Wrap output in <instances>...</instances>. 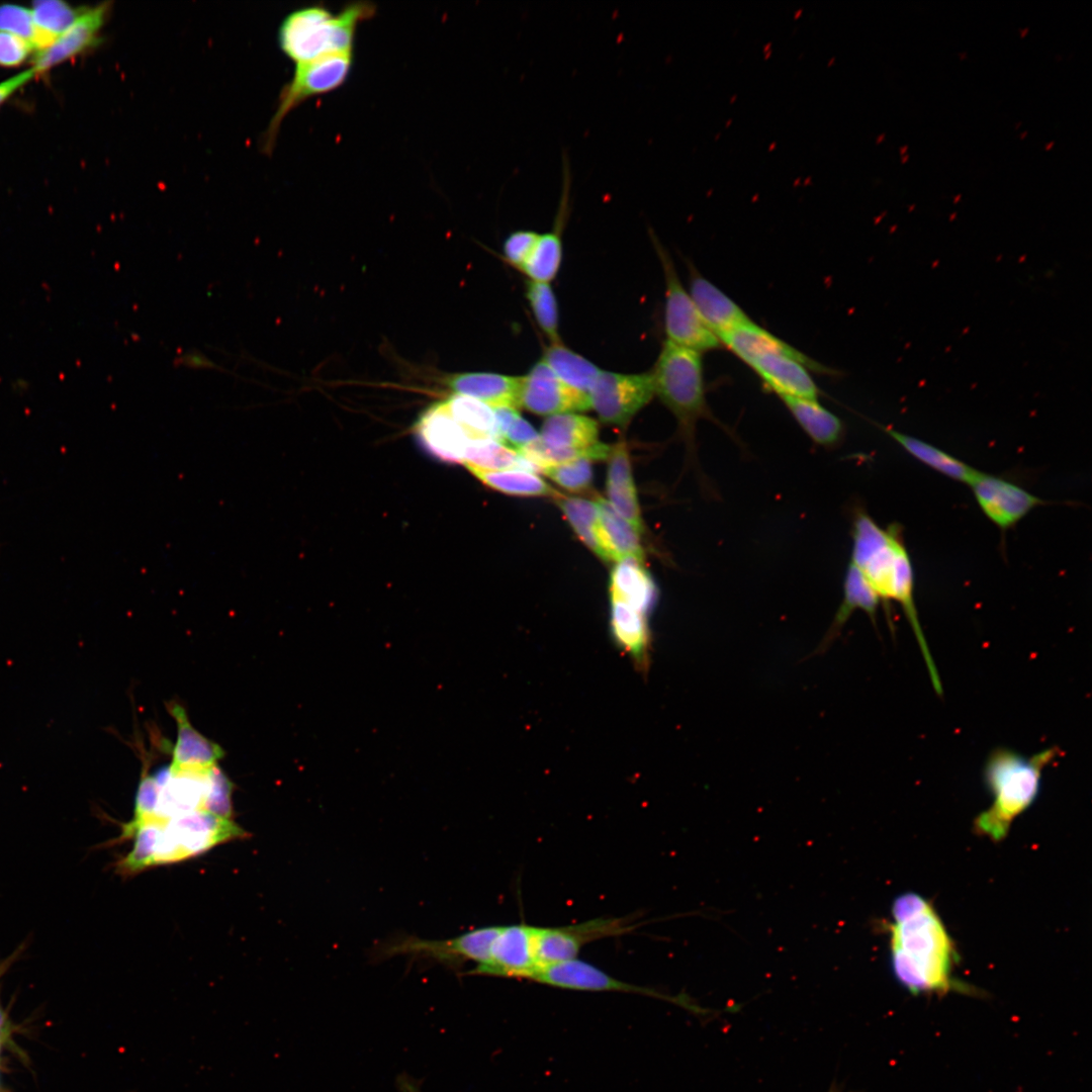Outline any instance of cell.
Here are the masks:
<instances>
[{"mask_svg": "<svg viewBox=\"0 0 1092 1092\" xmlns=\"http://www.w3.org/2000/svg\"><path fill=\"white\" fill-rule=\"evenodd\" d=\"M890 951L893 973L913 995L966 991L952 978L953 942L931 903L915 893L899 896L892 906Z\"/></svg>", "mask_w": 1092, "mask_h": 1092, "instance_id": "obj_1", "label": "cell"}, {"mask_svg": "<svg viewBox=\"0 0 1092 1092\" xmlns=\"http://www.w3.org/2000/svg\"><path fill=\"white\" fill-rule=\"evenodd\" d=\"M247 836L249 833L233 818L195 812L135 825L123 823L119 836L108 844L133 839L131 850L115 863L117 874L129 877L151 867L197 856L221 843Z\"/></svg>", "mask_w": 1092, "mask_h": 1092, "instance_id": "obj_2", "label": "cell"}, {"mask_svg": "<svg viewBox=\"0 0 1092 1092\" xmlns=\"http://www.w3.org/2000/svg\"><path fill=\"white\" fill-rule=\"evenodd\" d=\"M1059 753L1056 746L1029 756L1007 747L995 748L984 766L985 785L993 800L975 819V831L993 841L1004 839L1013 821L1035 801L1042 772Z\"/></svg>", "mask_w": 1092, "mask_h": 1092, "instance_id": "obj_3", "label": "cell"}, {"mask_svg": "<svg viewBox=\"0 0 1092 1092\" xmlns=\"http://www.w3.org/2000/svg\"><path fill=\"white\" fill-rule=\"evenodd\" d=\"M718 339L758 375L768 391L780 397L818 399L820 390L810 371L836 373L754 322Z\"/></svg>", "mask_w": 1092, "mask_h": 1092, "instance_id": "obj_4", "label": "cell"}, {"mask_svg": "<svg viewBox=\"0 0 1092 1092\" xmlns=\"http://www.w3.org/2000/svg\"><path fill=\"white\" fill-rule=\"evenodd\" d=\"M375 12L374 3L363 0L347 4L338 13L324 5L298 8L280 24L279 47L296 65L329 55L352 53L358 25Z\"/></svg>", "mask_w": 1092, "mask_h": 1092, "instance_id": "obj_5", "label": "cell"}, {"mask_svg": "<svg viewBox=\"0 0 1092 1092\" xmlns=\"http://www.w3.org/2000/svg\"><path fill=\"white\" fill-rule=\"evenodd\" d=\"M880 600L902 604L914 595V571L901 528H882L859 512L852 525L851 561Z\"/></svg>", "mask_w": 1092, "mask_h": 1092, "instance_id": "obj_6", "label": "cell"}, {"mask_svg": "<svg viewBox=\"0 0 1092 1092\" xmlns=\"http://www.w3.org/2000/svg\"><path fill=\"white\" fill-rule=\"evenodd\" d=\"M651 375L654 393L674 416L690 457H695L698 422L714 420L706 398L702 353L666 340Z\"/></svg>", "mask_w": 1092, "mask_h": 1092, "instance_id": "obj_7", "label": "cell"}, {"mask_svg": "<svg viewBox=\"0 0 1092 1092\" xmlns=\"http://www.w3.org/2000/svg\"><path fill=\"white\" fill-rule=\"evenodd\" d=\"M499 929L500 925L483 926L445 939L399 934L376 946L373 956L377 961L406 956L460 971L467 962H473L476 966L487 962Z\"/></svg>", "mask_w": 1092, "mask_h": 1092, "instance_id": "obj_8", "label": "cell"}, {"mask_svg": "<svg viewBox=\"0 0 1092 1092\" xmlns=\"http://www.w3.org/2000/svg\"><path fill=\"white\" fill-rule=\"evenodd\" d=\"M353 54L342 53L296 65L292 79L281 90L278 105L264 135L263 148L271 153L282 120L308 98L332 92L349 78Z\"/></svg>", "mask_w": 1092, "mask_h": 1092, "instance_id": "obj_9", "label": "cell"}, {"mask_svg": "<svg viewBox=\"0 0 1092 1092\" xmlns=\"http://www.w3.org/2000/svg\"><path fill=\"white\" fill-rule=\"evenodd\" d=\"M650 237L664 274L666 340L699 353L719 349L722 346L719 339L703 321L690 293L680 282L667 250L652 232Z\"/></svg>", "mask_w": 1092, "mask_h": 1092, "instance_id": "obj_10", "label": "cell"}, {"mask_svg": "<svg viewBox=\"0 0 1092 1092\" xmlns=\"http://www.w3.org/2000/svg\"><path fill=\"white\" fill-rule=\"evenodd\" d=\"M638 925L631 916H624L599 917L556 927L536 926V953L539 967L541 969L577 959L584 945L596 940L627 934Z\"/></svg>", "mask_w": 1092, "mask_h": 1092, "instance_id": "obj_11", "label": "cell"}, {"mask_svg": "<svg viewBox=\"0 0 1092 1092\" xmlns=\"http://www.w3.org/2000/svg\"><path fill=\"white\" fill-rule=\"evenodd\" d=\"M654 394L651 373L602 370L588 392V400L603 423L626 427Z\"/></svg>", "mask_w": 1092, "mask_h": 1092, "instance_id": "obj_12", "label": "cell"}, {"mask_svg": "<svg viewBox=\"0 0 1092 1092\" xmlns=\"http://www.w3.org/2000/svg\"><path fill=\"white\" fill-rule=\"evenodd\" d=\"M539 969L536 926L522 922L500 925L487 962L465 974L532 980Z\"/></svg>", "mask_w": 1092, "mask_h": 1092, "instance_id": "obj_13", "label": "cell"}, {"mask_svg": "<svg viewBox=\"0 0 1092 1092\" xmlns=\"http://www.w3.org/2000/svg\"><path fill=\"white\" fill-rule=\"evenodd\" d=\"M519 406L548 417L590 408L588 394L565 384L542 360L522 376Z\"/></svg>", "mask_w": 1092, "mask_h": 1092, "instance_id": "obj_14", "label": "cell"}, {"mask_svg": "<svg viewBox=\"0 0 1092 1092\" xmlns=\"http://www.w3.org/2000/svg\"><path fill=\"white\" fill-rule=\"evenodd\" d=\"M978 506L999 529L1007 530L1043 504L1038 496L999 476L979 471L969 484Z\"/></svg>", "mask_w": 1092, "mask_h": 1092, "instance_id": "obj_15", "label": "cell"}, {"mask_svg": "<svg viewBox=\"0 0 1092 1092\" xmlns=\"http://www.w3.org/2000/svg\"><path fill=\"white\" fill-rule=\"evenodd\" d=\"M110 10L109 1L83 7L67 30L50 47L34 54L31 67L36 76L96 47Z\"/></svg>", "mask_w": 1092, "mask_h": 1092, "instance_id": "obj_16", "label": "cell"}, {"mask_svg": "<svg viewBox=\"0 0 1092 1092\" xmlns=\"http://www.w3.org/2000/svg\"><path fill=\"white\" fill-rule=\"evenodd\" d=\"M531 981L551 987L580 991H617L679 1002L680 999L658 993L616 979L596 966L578 960H570L541 968Z\"/></svg>", "mask_w": 1092, "mask_h": 1092, "instance_id": "obj_17", "label": "cell"}, {"mask_svg": "<svg viewBox=\"0 0 1092 1092\" xmlns=\"http://www.w3.org/2000/svg\"><path fill=\"white\" fill-rule=\"evenodd\" d=\"M416 435L422 446L435 458L463 464L469 437L450 414L446 402L430 406L416 425Z\"/></svg>", "mask_w": 1092, "mask_h": 1092, "instance_id": "obj_18", "label": "cell"}, {"mask_svg": "<svg viewBox=\"0 0 1092 1092\" xmlns=\"http://www.w3.org/2000/svg\"><path fill=\"white\" fill-rule=\"evenodd\" d=\"M690 295L707 327L718 337L753 321L728 295L689 264Z\"/></svg>", "mask_w": 1092, "mask_h": 1092, "instance_id": "obj_19", "label": "cell"}, {"mask_svg": "<svg viewBox=\"0 0 1092 1092\" xmlns=\"http://www.w3.org/2000/svg\"><path fill=\"white\" fill-rule=\"evenodd\" d=\"M167 708L177 724V740L172 748L171 769L202 770L217 764L224 755L223 749L191 725L182 705L170 702Z\"/></svg>", "mask_w": 1092, "mask_h": 1092, "instance_id": "obj_20", "label": "cell"}, {"mask_svg": "<svg viewBox=\"0 0 1092 1092\" xmlns=\"http://www.w3.org/2000/svg\"><path fill=\"white\" fill-rule=\"evenodd\" d=\"M444 382L455 394L475 398L491 407H519L522 376L465 372L450 374Z\"/></svg>", "mask_w": 1092, "mask_h": 1092, "instance_id": "obj_21", "label": "cell"}, {"mask_svg": "<svg viewBox=\"0 0 1092 1092\" xmlns=\"http://www.w3.org/2000/svg\"><path fill=\"white\" fill-rule=\"evenodd\" d=\"M598 507L597 540L600 558L619 562L626 558L644 561V551L640 542V533L622 518L602 496H597Z\"/></svg>", "mask_w": 1092, "mask_h": 1092, "instance_id": "obj_22", "label": "cell"}, {"mask_svg": "<svg viewBox=\"0 0 1092 1092\" xmlns=\"http://www.w3.org/2000/svg\"><path fill=\"white\" fill-rule=\"evenodd\" d=\"M607 473L608 502L638 533L644 529L631 460L624 441L612 447Z\"/></svg>", "mask_w": 1092, "mask_h": 1092, "instance_id": "obj_23", "label": "cell"}, {"mask_svg": "<svg viewBox=\"0 0 1092 1092\" xmlns=\"http://www.w3.org/2000/svg\"><path fill=\"white\" fill-rule=\"evenodd\" d=\"M611 629L617 645L639 669L646 670L650 648L647 616L622 601L611 599Z\"/></svg>", "mask_w": 1092, "mask_h": 1092, "instance_id": "obj_24", "label": "cell"}, {"mask_svg": "<svg viewBox=\"0 0 1092 1092\" xmlns=\"http://www.w3.org/2000/svg\"><path fill=\"white\" fill-rule=\"evenodd\" d=\"M643 562L635 558L617 562L611 573L610 596L647 616L655 605L657 590Z\"/></svg>", "mask_w": 1092, "mask_h": 1092, "instance_id": "obj_25", "label": "cell"}, {"mask_svg": "<svg viewBox=\"0 0 1092 1092\" xmlns=\"http://www.w3.org/2000/svg\"><path fill=\"white\" fill-rule=\"evenodd\" d=\"M801 429L816 444L833 447L841 442L844 426L841 420L822 406L817 399L780 397Z\"/></svg>", "mask_w": 1092, "mask_h": 1092, "instance_id": "obj_26", "label": "cell"}, {"mask_svg": "<svg viewBox=\"0 0 1092 1092\" xmlns=\"http://www.w3.org/2000/svg\"><path fill=\"white\" fill-rule=\"evenodd\" d=\"M879 427L912 457L953 480L970 484L979 473V470L923 440L893 428Z\"/></svg>", "mask_w": 1092, "mask_h": 1092, "instance_id": "obj_27", "label": "cell"}, {"mask_svg": "<svg viewBox=\"0 0 1092 1092\" xmlns=\"http://www.w3.org/2000/svg\"><path fill=\"white\" fill-rule=\"evenodd\" d=\"M539 436L550 447L586 448L599 442V427L586 416L564 413L548 417Z\"/></svg>", "mask_w": 1092, "mask_h": 1092, "instance_id": "obj_28", "label": "cell"}, {"mask_svg": "<svg viewBox=\"0 0 1092 1092\" xmlns=\"http://www.w3.org/2000/svg\"><path fill=\"white\" fill-rule=\"evenodd\" d=\"M554 374L568 386L588 394L601 369L583 356L563 346L552 344L544 351L543 359Z\"/></svg>", "mask_w": 1092, "mask_h": 1092, "instance_id": "obj_29", "label": "cell"}, {"mask_svg": "<svg viewBox=\"0 0 1092 1092\" xmlns=\"http://www.w3.org/2000/svg\"><path fill=\"white\" fill-rule=\"evenodd\" d=\"M463 464L468 469L487 471L508 469L536 471L516 450L493 439L470 440Z\"/></svg>", "mask_w": 1092, "mask_h": 1092, "instance_id": "obj_30", "label": "cell"}, {"mask_svg": "<svg viewBox=\"0 0 1092 1092\" xmlns=\"http://www.w3.org/2000/svg\"><path fill=\"white\" fill-rule=\"evenodd\" d=\"M486 486L510 495L549 496L554 498L557 491L532 471L508 469L487 471L469 469Z\"/></svg>", "mask_w": 1092, "mask_h": 1092, "instance_id": "obj_31", "label": "cell"}, {"mask_svg": "<svg viewBox=\"0 0 1092 1092\" xmlns=\"http://www.w3.org/2000/svg\"><path fill=\"white\" fill-rule=\"evenodd\" d=\"M37 31L35 51L50 47L77 19L83 7L75 8L62 0H37L31 5Z\"/></svg>", "mask_w": 1092, "mask_h": 1092, "instance_id": "obj_32", "label": "cell"}, {"mask_svg": "<svg viewBox=\"0 0 1092 1092\" xmlns=\"http://www.w3.org/2000/svg\"><path fill=\"white\" fill-rule=\"evenodd\" d=\"M446 405L470 440H498L494 412L488 404L469 396L454 394Z\"/></svg>", "mask_w": 1092, "mask_h": 1092, "instance_id": "obj_33", "label": "cell"}, {"mask_svg": "<svg viewBox=\"0 0 1092 1092\" xmlns=\"http://www.w3.org/2000/svg\"><path fill=\"white\" fill-rule=\"evenodd\" d=\"M612 447L601 442L596 443L586 448H554L544 444L540 436L535 441L528 445L516 450L525 460H527L536 471H541L543 468L558 465L561 463L570 462L573 460L586 458L594 460L608 459L611 453Z\"/></svg>", "mask_w": 1092, "mask_h": 1092, "instance_id": "obj_34", "label": "cell"}, {"mask_svg": "<svg viewBox=\"0 0 1092 1092\" xmlns=\"http://www.w3.org/2000/svg\"><path fill=\"white\" fill-rule=\"evenodd\" d=\"M880 598L862 573L849 563L843 583V601L834 619V628L841 627L856 609L864 611L874 620Z\"/></svg>", "mask_w": 1092, "mask_h": 1092, "instance_id": "obj_35", "label": "cell"}, {"mask_svg": "<svg viewBox=\"0 0 1092 1092\" xmlns=\"http://www.w3.org/2000/svg\"><path fill=\"white\" fill-rule=\"evenodd\" d=\"M553 499L580 541L600 557L597 540L598 507L595 500L568 496L559 492Z\"/></svg>", "mask_w": 1092, "mask_h": 1092, "instance_id": "obj_36", "label": "cell"}, {"mask_svg": "<svg viewBox=\"0 0 1092 1092\" xmlns=\"http://www.w3.org/2000/svg\"><path fill=\"white\" fill-rule=\"evenodd\" d=\"M525 294L535 320L552 344L559 343L557 300L549 283L528 280Z\"/></svg>", "mask_w": 1092, "mask_h": 1092, "instance_id": "obj_37", "label": "cell"}, {"mask_svg": "<svg viewBox=\"0 0 1092 1092\" xmlns=\"http://www.w3.org/2000/svg\"><path fill=\"white\" fill-rule=\"evenodd\" d=\"M592 460L581 458L543 468L540 472L570 492L587 489L593 481Z\"/></svg>", "mask_w": 1092, "mask_h": 1092, "instance_id": "obj_38", "label": "cell"}, {"mask_svg": "<svg viewBox=\"0 0 1092 1092\" xmlns=\"http://www.w3.org/2000/svg\"><path fill=\"white\" fill-rule=\"evenodd\" d=\"M0 31L24 38L35 50L37 31L30 8L18 4H1Z\"/></svg>", "mask_w": 1092, "mask_h": 1092, "instance_id": "obj_39", "label": "cell"}, {"mask_svg": "<svg viewBox=\"0 0 1092 1092\" xmlns=\"http://www.w3.org/2000/svg\"><path fill=\"white\" fill-rule=\"evenodd\" d=\"M540 234L533 231H516L504 242L505 260L513 267L522 270L532 254Z\"/></svg>", "mask_w": 1092, "mask_h": 1092, "instance_id": "obj_40", "label": "cell"}, {"mask_svg": "<svg viewBox=\"0 0 1092 1092\" xmlns=\"http://www.w3.org/2000/svg\"><path fill=\"white\" fill-rule=\"evenodd\" d=\"M33 47L24 38L0 31V67L15 68L31 55Z\"/></svg>", "mask_w": 1092, "mask_h": 1092, "instance_id": "obj_41", "label": "cell"}, {"mask_svg": "<svg viewBox=\"0 0 1092 1092\" xmlns=\"http://www.w3.org/2000/svg\"><path fill=\"white\" fill-rule=\"evenodd\" d=\"M538 438L539 434L537 431L519 414L506 433L505 441L516 447V450H518Z\"/></svg>", "mask_w": 1092, "mask_h": 1092, "instance_id": "obj_42", "label": "cell"}, {"mask_svg": "<svg viewBox=\"0 0 1092 1092\" xmlns=\"http://www.w3.org/2000/svg\"><path fill=\"white\" fill-rule=\"evenodd\" d=\"M36 77L32 67L7 78L0 82V106L5 103L15 92Z\"/></svg>", "mask_w": 1092, "mask_h": 1092, "instance_id": "obj_43", "label": "cell"}, {"mask_svg": "<svg viewBox=\"0 0 1092 1092\" xmlns=\"http://www.w3.org/2000/svg\"><path fill=\"white\" fill-rule=\"evenodd\" d=\"M22 947H19L16 951L10 954L5 960L0 961V978L11 967V965L17 960L21 953ZM8 1021L7 1016L0 1004V1042H2L8 1036Z\"/></svg>", "mask_w": 1092, "mask_h": 1092, "instance_id": "obj_44", "label": "cell"}, {"mask_svg": "<svg viewBox=\"0 0 1092 1092\" xmlns=\"http://www.w3.org/2000/svg\"><path fill=\"white\" fill-rule=\"evenodd\" d=\"M397 1083L400 1092H421L419 1085L407 1076H400Z\"/></svg>", "mask_w": 1092, "mask_h": 1092, "instance_id": "obj_45", "label": "cell"}, {"mask_svg": "<svg viewBox=\"0 0 1092 1092\" xmlns=\"http://www.w3.org/2000/svg\"><path fill=\"white\" fill-rule=\"evenodd\" d=\"M185 359H187L186 363L188 365L190 364L193 367H195V364H198L200 367H203L204 364H207L208 366H210L209 365L210 363H209L208 360L204 359L203 357L201 358L199 356H196V355H188L187 357H185Z\"/></svg>", "mask_w": 1092, "mask_h": 1092, "instance_id": "obj_46", "label": "cell"}, {"mask_svg": "<svg viewBox=\"0 0 1092 1092\" xmlns=\"http://www.w3.org/2000/svg\"><path fill=\"white\" fill-rule=\"evenodd\" d=\"M1027 31H1028V27H1024L1022 29H1019L1020 36H1024L1027 33Z\"/></svg>", "mask_w": 1092, "mask_h": 1092, "instance_id": "obj_47", "label": "cell"}, {"mask_svg": "<svg viewBox=\"0 0 1092 1092\" xmlns=\"http://www.w3.org/2000/svg\"><path fill=\"white\" fill-rule=\"evenodd\" d=\"M1054 144H1055V142H1054V141H1051L1050 143H1048V144H1046V145L1044 146V150H1049V149H1051V148H1052V147L1054 146Z\"/></svg>", "mask_w": 1092, "mask_h": 1092, "instance_id": "obj_48", "label": "cell"}, {"mask_svg": "<svg viewBox=\"0 0 1092 1092\" xmlns=\"http://www.w3.org/2000/svg\"><path fill=\"white\" fill-rule=\"evenodd\" d=\"M907 149H908V146H907V145L903 146V147H902V148L900 149V152H901V154H904V153H905V151H907Z\"/></svg>", "mask_w": 1092, "mask_h": 1092, "instance_id": "obj_49", "label": "cell"}, {"mask_svg": "<svg viewBox=\"0 0 1092 1092\" xmlns=\"http://www.w3.org/2000/svg\"><path fill=\"white\" fill-rule=\"evenodd\" d=\"M908 158H909V155H908V154H905V155L903 156V158H902V162H903V163H905V162H906V161L908 160Z\"/></svg>", "mask_w": 1092, "mask_h": 1092, "instance_id": "obj_50", "label": "cell"}, {"mask_svg": "<svg viewBox=\"0 0 1092 1092\" xmlns=\"http://www.w3.org/2000/svg\"><path fill=\"white\" fill-rule=\"evenodd\" d=\"M829 1092H841V1091L838 1090L836 1087H832V1089Z\"/></svg>", "mask_w": 1092, "mask_h": 1092, "instance_id": "obj_51", "label": "cell"}, {"mask_svg": "<svg viewBox=\"0 0 1092 1092\" xmlns=\"http://www.w3.org/2000/svg\"><path fill=\"white\" fill-rule=\"evenodd\" d=\"M966 55H967V54H966L965 52H964V53H960V54H959V56H960V58H961V59H964V58L966 57Z\"/></svg>", "mask_w": 1092, "mask_h": 1092, "instance_id": "obj_52", "label": "cell"}, {"mask_svg": "<svg viewBox=\"0 0 1092 1092\" xmlns=\"http://www.w3.org/2000/svg\"><path fill=\"white\" fill-rule=\"evenodd\" d=\"M1026 134H1027V131L1025 130V131H1023V132H1022V133H1021V134L1019 135V138H1020V139H1023V138H1024V136H1025Z\"/></svg>", "mask_w": 1092, "mask_h": 1092, "instance_id": "obj_53", "label": "cell"}, {"mask_svg": "<svg viewBox=\"0 0 1092 1092\" xmlns=\"http://www.w3.org/2000/svg\"><path fill=\"white\" fill-rule=\"evenodd\" d=\"M1020 123H1021L1020 121L1017 122L1015 126L1018 127L1020 125Z\"/></svg>", "mask_w": 1092, "mask_h": 1092, "instance_id": "obj_54", "label": "cell"}, {"mask_svg": "<svg viewBox=\"0 0 1092 1092\" xmlns=\"http://www.w3.org/2000/svg\"><path fill=\"white\" fill-rule=\"evenodd\" d=\"M959 198H960V194H959V195H958V196L956 197V199H954V200H958Z\"/></svg>", "mask_w": 1092, "mask_h": 1092, "instance_id": "obj_55", "label": "cell"}, {"mask_svg": "<svg viewBox=\"0 0 1092 1092\" xmlns=\"http://www.w3.org/2000/svg\"><path fill=\"white\" fill-rule=\"evenodd\" d=\"M1 1043H2V1042H0V1044H1Z\"/></svg>", "mask_w": 1092, "mask_h": 1092, "instance_id": "obj_56", "label": "cell"}]
</instances>
